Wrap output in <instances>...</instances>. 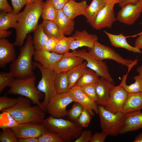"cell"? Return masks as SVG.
<instances>
[{
    "instance_id": "cell-1",
    "label": "cell",
    "mask_w": 142,
    "mask_h": 142,
    "mask_svg": "<svg viewBox=\"0 0 142 142\" xmlns=\"http://www.w3.org/2000/svg\"><path fill=\"white\" fill-rule=\"evenodd\" d=\"M44 3L41 1L28 3L24 10L17 14L16 38L13 43L15 45L22 46L27 35L34 31L38 25Z\"/></svg>"
},
{
    "instance_id": "cell-2",
    "label": "cell",
    "mask_w": 142,
    "mask_h": 142,
    "mask_svg": "<svg viewBox=\"0 0 142 142\" xmlns=\"http://www.w3.org/2000/svg\"><path fill=\"white\" fill-rule=\"evenodd\" d=\"M18 98L13 107L2 111L8 112L18 124L26 123H42L45 117V112L39 105L32 106L31 100L22 96Z\"/></svg>"
},
{
    "instance_id": "cell-3",
    "label": "cell",
    "mask_w": 142,
    "mask_h": 142,
    "mask_svg": "<svg viewBox=\"0 0 142 142\" xmlns=\"http://www.w3.org/2000/svg\"><path fill=\"white\" fill-rule=\"evenodd\" d=\"M35 50L31 36L28 35L24 45L21 48L20 53L10 66V71L16 78H25L34 76V68L32 62Z\"/></svg>"
},
{
    "instance_id": "cell-4",
    "label": "cell",
    "mask_w": 142,
    "mask_h": 142,
    "mask_svg": "<svg viewBox=\"0 0 142 142\" xmlns=\"http://www.w3.org/2000/svg\"><path fill=\"white\" fill-rule=\"evenodd\" d=\"M42 124L48 131L57 134L63 142H70L78 138L83 132V128L77 123L51 115L44 119Z\"/></svg>"
},
{
    "instance_id": "cell-5",
    "label": "cell",
    "mask_w": 142,
    "mask_h": 142,
    "mask_svg": "<svg viewBox=\"0 0 142 142\" xmlns=\"http://www.w3.org/2000/svg\"><path fill=\"white\" fill-rule=\"evenodd\" d=\"M36 80L34 76L25 78L14 79L9 85V89L6 94L19 95L27 98L45 111L40 102L43 98V93L36 86Z\"/></svg>"
},
{
    "instance_id": "cell-6",
    "label": "cell",
    "mask_w": 142,
    "mask_h": 142,
    "mask_svg": "<svg viewBox=\"0 0 142 142\" xmlns=\"http://www.w3.org/2000/svg\"><path fill=\"white\" fill-rule=\"evenodd\" d=\"M33 64L34 68L37 67L39 70L41 74V78L37 87L44 94V100L41 103L46 111L50 99L57 94L55 85L57 74L54 70L45 68L37 61L33 62Z\"/></svg>"
},
{
    "instance_id": "cell-7",
    "label": "cell",
    "mask_w": 142,
    "mask_h": 142,
    "mask_svg": "<svg viewBox=\"0 0 142 142\" xmlns=\"http://www.w3.org/2000/svg\"><path fill=\"white\" fill-rule=\"evenodd\" d=\"M89 52L95 58L98 60L103 61L108 59L114 60L118 63L128 68L130 70L131 68L136 65L138 62L137 59L133 60L125 59L112 48L96 42L92 48H88Z\"/></svg>"
},
{
    "instance_id": "cell-8",
    "label": "cell",
    "mask_w": 142,
    "mask_h": 142,
    "mask_svg": "<svg viewBox=\"0 0 142 142\" xmlns=\"http://www.w3.org/2000/svg\"><path fill=\"white\" fill-rule=\"evenodd\" d=\"M102 131L108 135L116 136L119 134L124 114L114 113L104 107L98 106V113Z\"/></svg>"
},
{
    "instance_id": "cell-9",
    "label": "cell",
    "mask_w": 142,
    "mask_h": 142,
    "mask_svg": "<svg viewBox=\"0 0 142 142\" xmlns=\"http://www.w3.org/2000/svg\"><path fill=\"white\" fill-rule=\"evenodd\" d=\"M70 52L72 55L85 60L87 61V68L94 71L99 77H103L107 80L114 83L113 79L109 72L105 62L98 60L85 49L74 50Z\"/></svg>"
},
{
    "instance_id": "cell-10",
    "label": "cell",
    "mask_w": 142,
    "mask_h": 142,
    "mask_svg": "<svg viewBox=\"0 0 142 142\" xmlns=\"http://www.w3.org/2000/svg\"><path fill=\"white\" fill-rule=\"evenodd\" d=\"M74 101L68 92L57 93L50 99L46 109L50 115L59 118L66 116L67 106Z\"/></svg>"
},
{
    "instance_id": "cell-11",
    "label": "cell",
    "mask_w": 142,
    "mask_h": 142,
    "mask_svg": "<svg viewBox=\"0 0 142 142\" xmlns=\"http://www.w3.org/2000/svg\"><path fill=\"white\" fill-rule=\"evenodd\" d=\"M11 129L18 139L28 138H38L48 131L47 129L42 123L18 124Z\"/></svg>"
},
{
    "instance_id": "cell-12",
    "label": "cell",
    "mask_w": 142,
    "mask_h": 142,
    "mask_svg": "<svg viewBox=\"0 0 142 142\" xmlns=\"http://www.w3.org/2000/svg\"><path fill=\"white\" fill-rule=\"evenodd\" d=\"M114 4H106L98 13L93 21L89 24L94 29L99 30L111 28L116 20L114 10Z\"/></svg>"
},
{
    "instance_id": "cell-13",
    "label": "cell",
    "mask_w": 142,
    "mask_h": 142,
    "mask_svg": "<svg viewBox=\"0 0 142 142\" xmlns=\"http://www.w3.org/2000/svg\"><path fill=\"white\" fill-rule=\"evenodd\" d=\"M128 93L121 86H115L106 105L104 107L114 113L122 112L126 100Z\"/></svg>"
},
{
    "instance_id": "cell-14",
    "label": "cell",
    "mask_w": 142,
    "mask_h": 142,
    "mask_svg": "<svg viewBox=\"0 0 142 142\" xmlns=\"http://www.w3.org/2000/svg\"><path fill=\"white\" fill-rule=\"evenodd\" d=\"M142 12V0L137 3L126 5L121 8L117 14L116 19L125 24H133Z\"/></svg>"
},
{
    "instance_id": "cell-15",
    "label": "cell",
    "mask_w": 142,
    "mask_h": 142,
    "mask_svg": "<svg viewBox=\"0 0 142 142\" xmlns=\"http://www.w3.org/2000/svg\"><path fill=\"white\" fill-rule=\"evenodd\" d=\"M68 93L74 102L80 103L92 116L94 115L93 111L98 114V106L97 103L86 95L80 87L75 85L69 89Z\"/></svg>"
},
{
    "instance_id": "cell-16",
    "label": "cell",
    "mask_w": 142,
    "mask_h": 142,
    "mask_svg": "<svg viewBox=\"0 0 142 142\" xmlns=\"http://www.w3.org/2000/svg\"><path fill=\"white\" fill-rule=\"evenodd\" d=\"M142 128V113L140 111L124 114L119 134L136 131Z\"/></svg>"
},
{
    "instance_id": "cell-17",
    "label": "cell",
    "mask_w": 142,
    "mask_h": 142,
    "mask_svg": "<svg viewBox=\"0 0 142 142\" xmlns=\"http://www.w3.org/2000/svg\"><path fill=\"white\" fill-rule=\"evenodd\" d=\"M63 55L41 49L35 51L33 57L36 61L40 63L44 68L54 70Z\"/></svg>"
},
{
    "instance_id": "cell-18",
    "label": "cell",
    "mask_w": 142,
    "mask_h": 142,
    "mask_svg": "<svg viewBox=\"0 0 142 142\" xmlns=\"http://www.w3.org/2000/svg\"><path fill=\"white\" fill-rule=\"evenodd\" d=\"M72 36L75 39L70 46V49L72 50L83 46L92 48L98 39L96 35L89 34L85 30H77Z\"/></svg>"
},
{
    "instance_id": "cell-19",
    "label": "cell",
    "mask_w": 142,
    "mask_h": 142,
    "mask_svg": "<svg viewBox=\"0 0 142 142\" xmlns=\"http://www.w3.org/2000/svg\"><path fill=\"white\" fill-rule=\"evenodd\" d=\"M115 86L114 83L100 77L97 83L96 91L97 104L105 107L110 98L112 90Z\"/></svg>"
},
{
    "instance_id": "cell-20",
    "label": "cell",
    "mask_w": 142,
    "mask_h": 142,
    "mask_svg": "<svg viewBox=\"0 0 142 142\" xmlns=\"http://www.w3.org/2000/svg\"><path fill=\"white\" fill-rule=\"evenodd\" d=\"M14 45L6 38L0 39V67L4 68L7 65L15 59Z\"/></svg>"
},
{
    "instance_id": "cell-21",
    "label": "cell",
    "mask_w": 142,
    "mask_h": 142,
    "mask_svg": "<svg viewBox=\"0 0 142 142\" xmlns=\"http://www.w3.org/2000/svg\"><path fill=\"white\" fill-rule=\"evenodd\" d=\"M82 58L73 55L69 52L64 54L56 65L54 70L58 74L67 72L83 62Z\"/></svg>"
},
{
    "instance_id": "cell-22",
    "label": "cell",
    "mask_w": 142,
    "mask_h": 142,
    "mask_svg": "<svg viewBox=\"0 0 142 142\" xmlns=\"http://www.w3.org/2000/svg\"><path fill=\"white\" fill-rule=\"evenodd\" d=\"M88 6L85 0L79 2H76L74 0H69L64 6L62 10L67 16L73 19L78 16L83 15Z\"/></svg>"
},
{
    "instance_id": "cell-23",
    "label": "cell",
    "mask_w": 142,
    "mask_h": 142,
    "mask_svg": "<svg viewBox=\"0 0 142 142\" xmlns=\"http://www.w3.org/2000/svg\"><path fill=\"white\" fill-rule=\"evenodd\" d=\"M55 22L63 35H71L74 30V21L67 16L62 9L57 10Z\"/></svg>"
},
{
    "instance_id": "cell-24",
    "label": "cell",
    "mask_w": 142,
    "mask_h": 142,
    "mask_svg": "<svg viewBox=\"0 0 142 142\" xmlns=\"http://www.w3.org/2000/svg\"><path fill=\"white\" fill-rule=\"evenodd\" d=\"M104 32L108 37L111 44L115 47L121 48L134 53H141L140 49L130 45L126 40V37L122 33L115 35L106 31Z\"/></svg>"
},
{
    "instance_id": "cell-25",
    "label": "cell",
    "mask_w": 142,
    "mask_h": 142,
    "mask_svg": "<svg viewBox=\"0 0 142 142\" xmlns=\"http://www.w3.org/2000/svg\"><path fill=\"white\" fill-rule=\"evenodd\" d=\"M142 109V92L128 93L122 113L123 114L136 111Z\"/></svg>"
},
{
    "instance_id": "cell-26",
    "label": "cell",
    "mask_w": 142,
    "mask_h": 142,
    "mask_svg": "<svg viewBox=\"0 0 142 142\" xmlns=\"http://www.w3.org/2000/svg\"><path fill=\"white\" fill-rule=\"evenodd\" d=\"M106 4L104 0H93L83 14L86 18L87 22L89 24L91 23Z\"/></svg>"
},
{
    "instance_id": "cell-27",
    "label": "cell",
    "mask_w": 142,
    "mask_h": 142,
    "mask_svg": "<svg viewBox=\"0 0 142 142\" xmlns=\"http://www.w3.org/2000/svg\"><path fill=\"white\" fill-rule=\"evenodd\" d=\"M87 61L70 69L67 72V74L69 82V88L70 89L76 85L87 68Z\"/></svg>"
},
{
    "instance_id": "cell-28",
    "label": "cell",
    "mask_w": 142,
    "mask_h": 142,
    "mask_svg": "<svg viewBox=\"0 0 142 142\" xmlns=\"http://www.w3.org/2000/svg\"><path fill=\"white\" fill-rule=\"evenodd\" d=\"M17 23V14L11 12H2L0 14V30L15 29Z\"/></svg>"
},
{
    "instance_id": "cell-29",
    "label": "cell",
    "mask_w": 142,
    "mask_h": 142,
    "mask_svg": "<svg viewBox=\"0 0 142 142\" xmlns=\"http://www.w3.org/2000/svg\"><path fill=\"white\" fill-rule=\"evenodd\" d=\"M124 75L119 85L122 87L128 93H135L142 92V79L140 76L138 75L133 77L135 82L129 85L126 83V80L128 74Z\"/></svg>"
},
{
    "instance_id": "cell-30",
    "label": "cell",
    "mask_w": 142,
    "mask_h": 142,
    "mask_svg": "<svg viewBox=\"0 0 142 142\" xmlns=\"http://www.w3.org/2000/svg\"><path fill=\"white\" fill-rule=\"evenodd\" d=\"M45 33L50 37L59 39L64 36L54 21L44 20L41 24Z\"/></svg>"
},
{
    "instance_id": "cell-31",
    "label": "cell",
    "mask_w": 142,
    "mask_h": 142,
    "mask_svg": "<svg viewBox=\"0 0 142 142\" xmlns=\"http://www.w3.org/2000/svg\"><path fill=\"white\" fill-rule=\"evenodd\" d=\"M49 37L45 33L41 24L38 25L34 31L33 42L35 50L42 49Z\"/></svg>"
},
{
    "instance_id": "cell-32",
    "label": "cell",
    "mask_w": 142,
    "mask_h": 142,
    "mask_svg": "<svg viewBox=\"0 0 142 142\" xmlns=\"http://www.w3.org/2000/svg\"><path fill=\"white\" fill-rule=\"evenodd\" d=\"M99 78V76L94 71L87 68L75 85L80 87L87 84L96 83Z\"/></svg>"
},
{
    "instance_id": "cell-33",
    "label": "cell",
    "mask_w": 142,
    "mask_h": 142,
    "mask_svg": "<svg viewBox=\"0 0 142 142\" xmlns=\"http://www.w3.org/2000/svg\"><path fill=\"white\" fill-rule=\"evenodd\" d=\"M55 85L57 94L68 92L69 89L67 72H61L57 74Z\"/></svg>"
},
{
    "instance_id": "cell-34",
    "label": "cell",
    "mask_w": 142,
    "mask_h": 142,
    "mask_svg": "<svg viewBox=\"0 0 142 142\" xmlns=\"http://www.w3.org/2000/svg\"><path fill=\"white\" fill-rule=\"evenodd\" d=\"M57 12L51 0H47L44 3L41 16L44 20L55 21Z\"/></svg>"
},
{
    "instance_id": "cell-35",
    "label": "cell",
    "mask_w": 142,
    "mask_h": 142,
    "mask_svg": "<svg viewBox=\"0 0 142 142\" xmlns=\"http://www.w3.org/2000/svg\"><path fill=\"white\" fill-rule=\"evenodd\" d=\"M74 39L72 36L69 37L64 36L58 40L53 52L60 54H63L69 52L71 44Z\"/></svg>"
},
{
    "instance_id": "cell-36",
    "label": "cell",
    "mask_w": 142,
    "mask_h": 142,
    "mask_svg": "<svg viewBox=\"0 0 142 142\" xmlns=\"http://www.w3.org/2000/svg\"><path fill=\"white\" fill-rule=\"evenodd\" d=\"M18 124L8 112L2 111L0 114V128L2 130L12 128Z\"/></svg>"
},
{
    "instance_id": "cell-37",
    "label": "cell",
    "mask_w": 142,
    "mask_h": 142,
    "mask_svg": "<svg viewBox=\"0 0 142 142\" xmlns=\"http://www.w3.org/2000/svg\"><path fill=\"white\" fill-rule=\"evenodd\" d=\"M83 109V107L81 104L75 102L71 108L67 111L66 116L70 121L75 123Z\"/></svg>"
},
{
    "instance_id": "cell-38",
    "label": "cell",
    "mask_w": 142,
    "mask_h": 142,
    "mask_svg": "<svg viewBox=\"0 0 142 142\" xmlns=\"http://www.w3.org/2000/svg\"><path fill=\"white\" fill-rule=\"evenodd\" d=\"M13 73L10 71L9 72H1L0 73V93H1L10 84L14 79Z\"/></svg>"
},
{
    "instance_id": "cell-39",
    "label": "cell",
    "mask_w": 142,
    "mask_h": 142,
    "mask_svg": "<svg viewBox=\"0 0 142 142\" xmlns=\"http://www.w3.org/2000/svg\"><path fill=\"white\" fill-rule=\"evenodd\" d=\"M18 140L11 128L3 129L0 133L1 142H17Z\"/></svg>"
},
{
    "instance_id": "cell-40",
    "label": "cell",
    "mask_w": 142,
    "mask_h": 142,
    "mask_svg": "<svg viewBox=\"0 0 142 142\" xmlns=\"http://www.w3.org/2000/svg\"><path fill=\"white\" fill-rule=\"evenodd\" d=\"M97 83L87 84L80 87L82 91L86 95L96 103L98 100L96 91Z\"/></svg>"
},
{
    "instance_id": "cell-41",
    "label": "cell",
    "mask_w": 142,
    "mask_h": 142,
    "mask_svg": "<svg viewBox=\"0 0 142 142\" xmlns=\"http://www.w3.org/2000/svg\"><path fill=\"white\" fill-rule=\"evenodd\" d=\"M39 142H63L57 134L47 131L38 138Z\"/></svg>"
},
{
    "instance_id": "cell-42",
    "label": "cell",
    "mask_w": 142,
    "mask_h": 142,
    "mask_svg": "<svg viewBox=\"0 0 142 142\" xmlns=\"http://www.w3.org/2000/svg\"><path fill=\"white\" fill-rule=\"evenodd\" d=\"M18 98H12L4 96L0 97V111L11 108L17 104Z\"/></svg>"
},
{
    "instance_id": "cell-43",
    "label": "cell",
    "mask_w": 142,
    "mask_h": 142,
    "mask_svg": "<svg viewBox=\"0 0 142 142\" xmlns=\"http://www.w3.org/2000/svg\"><path fill=\"white\" fill-rule=\"evenodd\" d=\"M92 116L87 110L84 108L81 115L75 123L82 128L87 127L89 124Z\"/></svg>"
},
{
    "instance_id": "cell-44",
    "label": "cell",
    "mask_w": 142,
    "mask_h": 142,
    "mask_svg": "<svg viewBox=\"0 0 142 142\" xmlns=\"http://www.w3.org/2000/svg\"><path fill=\"white\" fill-rule=\"evenodd\" d=\"M58 39L53 37H50L42 48L44 51L53 52L58 41Z\"/></svg>"
},
{
    "instance_id": "cell-45",
    "label": "cell",
    "mask_w": 142,
    "mask_h": 142,
    "mask_svg": "<svg viewBox=\"0 0 142 142\" xmlns=\"http://www.w3.org/2000/svg\"><path fill=\"white\" fill-rule=\"evenodd\" d=\"M13 8V12L17 14L21 8L27 3V0H11Z\"/></svg>"
},
{
    "instance_id": "cell-46",
    "label": "cell",
    "mask_w": 142,
    "mask_h": 142,
    "mask_svg": "<svg viewBox=\"0 0 142 142\" xmlns=\"http://www.w3.org/2000/svg\"><path fill=\"white\" fill-rule=\"evenodd\" d=\"M92 136V133L90 130L83 131L80 136L76 139L75 142H90Z\"/></svg>"
},
{
    "instance_id": "cell-47",
    "label": "cell",
    "mask_w": 142,
    "mask_h": 142,
    "mask_svg": "<svg viewBox=\"0 0 142 142\" xmlns=\"http://www.w3.org/2000/svg\"><path fill=\"white\" fill-rule=\"evenodd\" d=\"M108 135L103 132H96L92 135L90 142H104Z\"/></svg>"
},
{
    "instance_id": "cell-48",
    "label": "cell",
    "mask_w": 142,
    "mask_h": 142,
    "mask_svg": "<svg viewBox=\"0 0 142 142\" xmlns=\"http://www.w3.org/2000/svg\"><path fill=\"white\" fill-rule=\"evenodd\" d=\"M0 10L5 12H11L13 9L8 4L7 0H0Z\"/></svg>"
},
{
    "instance_id": "cell-49",
    "label": "cell",
    "mask_w": 142,
    "mask_h": 142,
    "mask_svg": "<svg viewBox=\"0 0 142 142\" xmlns=\"http://www.w3.org/2000/svg\"><path fill=\"white\" fill-rule=\"evenodd\" d=\"M57 10L62 9L64 6L69 0H51Z\"/></svg>"
},
{
    "instance_id": "cell-50",
    "label": "cell",
    "mask_w": 142,
    "mask_h": 142,
    "mask_svg": "<svg viewBox=\"0 0 142 142\" xmlns=\"http://www.w3.org/2000/svg\"><path fill=\"white\" fill-rule=\"evenodd\" d=\"M140 0H120L118 3L119 6L121 8L127 5L134 4L137 3Z\"/></svg>"
},
{
    "instance_id": "cell-51",
    "label": "cell",
    "mask_w": 142,
    "mask_h": 142,
    "mask_svg": "<svg viewBox=\"0 0 142 142\" xmlns=\"http://www.w3.org/2000/svg\"><path fill=\"white\" fill-rule=\"evenodd\" d=\"M138 36L135 40L134 47L140 49H142V34Z\"/></svg>"
},
{
    "instance_id": "cell-52",
    "label": "cell",
    "mask_w": 142,
    "mask_h": 142,
    "mask_svg": "<svg viewBox=\"0 0 142 142\" xmlns=\"http://www.w3.org/2000/svg\"><path fill=\"white\" fill-rule=\"evenodd\" d=\"M18 142H39L38 138H28L18 139Z\"/></svg>"
},
{
    "instance_id": "cell-53",
    "label": "cell",
    "mask_w": 142,
    "mask_h": 142,
    "mask_svg": "<svg viewBox=\"0 0 142 142\" xmlns=\"http://www.w3.org/2000/svg\"><path fill=\"white\" fill-rule=\"evenodd\" d=\"M11 32L7 30H0V38H6L11 34Z\"/></svg>"
},
{
    "instance_id": "cell-54",
    "label": "cell",
    "mask_w": 142,
    "mask_h": 142,
    "mask_svg": "<svg viewBox=\"0 0 142 142\" xmlns=\"http://www.w3.org/2000/svg\"><path fill=\"white\" fill-rule=\"evenodd\" d=\"M133 142H142V131L134 138Z\"/></svg>"
},
{
    "instance_id": "cell-55",
    "label": "cell",
    "mask_w": 142,
    "mask_h": 142,
    "mask_svg": "<svg viewBox=\"0 0 142 142\" xmlns=\"http://www.w3.org/2000/svg\"><path fill=\"white\" fill-rule=\"evenodd\" d=\"M106 4H114L119 3L120 0H104Z\"/></svg>"
},
{
    "instance_id": "cell-56",
    "label": "cell",
    "mask_w": 142,
    "mask_h": 142,
    "mask_svg": "<svg viewBox=\"0 0 142 142\" xmlns=\"http://www.w3.org/2000/svg\"><path fill=\"white\" fill-rule=\"evenodd\" d=\"M136 71L139 74L142 79V66L138 67L136 69Z\"/></svg>"
},
{
    "instance_id": "cell-57",
    "label": "cell",
    "mask_w": 142,
    "mask_h": 142,
    "mask_svg": "<svg viewBox=\"0 0 142 142\" xmlns=\"http://www.w3.org/2000/svg\"><path fill=\"white\" fill-rule=\"evenodd\" d=\"M43 0H27V3L43 1Z\"/></svg>"
},
{
    "instance_id": "cell-58",
    "label": "cell",
    "mask_w": 142,
    "mask_h": 142,
    "mask_svg": "<svg viewBox=\"0 0 142 142\" xmlns=\"http://www.w3.org/2000/svg\"><path fill=\"white\" fill-rule=\"evenodd\" d=\"M142 34V31L139 33H138L132 36H131L132 37H135L137 36H138L139 35H140V34Z\"/></svg>"
},
{
    "instance_id": "cell-59",
    "label": "cell",
    "mask_w": 142,
    "mask_h": 142,
    "mask_svg": "<svg viewBox=\"0 0 142 142\" xmlns=\"http://www.w3.org/2000/svg\"><path fill=\"white\" fill-rule=\"evenodd\" d=\"M141 53L142 54V51L141 52Z\"/></svg>"
}]
</instances>
